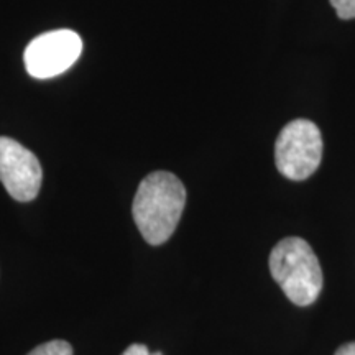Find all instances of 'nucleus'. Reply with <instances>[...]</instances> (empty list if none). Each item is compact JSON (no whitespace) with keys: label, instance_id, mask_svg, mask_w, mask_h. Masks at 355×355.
I'll return each instance as SVG.
<instances>
[{"label":"nucleus","instance_id":"f257e3e1","mask_svg":"<svg viewBox=\"0 0 355 355\" xmlns=\"http://www.w3.org/2000/svg\"><path fill=\"white\" fill-rule=\"evenodd\" d=\"M186 204V189L170 171H153L141 181L133 199L132 214L150 245H162L178 227Z\"/></svg>","mask_w":355,"mask_h":355},{"label":"nucleus","instance_id":"7ed1b4c3","mask_svg":"<svg viewBox=\"0 0 355 355\" xmlns=\"http://www.w3.org/2000/svg\"><path fill=\"white\" fill-rule=\"evenodd\" d=\"M322 137L316 123L293 121L279 132L275 145V163L288 180L303 181L321 165Z\"/></svg>","mask_w":355,"mask_h":355},{"label":"nucleus","instance_id":"39448f33","mask_svg":"<svg viewBox=\"0 0 355 355\" xmlns=\"http://www.w3.org/2000/svg\"><path fill=\"white\" fill-rule=\"evenodd\" d=\"M43 171L35 153L17 140L0 137V181L20 202L33 201L42 188Z\"/></svg>","mask_w":355,"mask_h":355},{"label":"nucleus","instance_id":"6e6552de","mask_svg":"<svg viewBox=\"0 0 355 355\" xmlns=\"http://www.w3.org/2000/svg\"><path fill=\"white\" fill-rule=\"evenodd\" d=\"M122 355H163L162 352H150L148 347L144 344H132L130 347H127L123 350Z\"/></svg>","mask_w":355,"mask_h":355},{"label":"nucleus","instance_id":"423d86ee","mask_svg":"<svg viewBox=\"0 0 355 355\" xmlns=\"http://www.w3.org/2000/svg\"><path fill=\"white\" fill-rule=\"evenodd\" d=\"M26 355H73V347L66 340L55 339L38 345V347H35L32 352Z\"/></svg>","mask_w":355,"mask_h":355},{"label":"nucleus","instance_id":"f03ea898","mask_svg":"<svg viewBox=\"0 0 355 355\" xmlns=\"http://www.w3.org/2000/svg\"><path fill=\"white\" fill-rule=\"evenodd\" d=\"M270 272L291 303L309 306L322 290V270L311 245L300 237L279 241L270 254Z\"/></svg>","mask_w":355,"mask_h":355},{"label":"nucleus","instance_id":"1a4fd4ad","mask_svg":"<svg viewBox=\"0 0 355 355\" xmlns=\"http://www.w3.org/2000/svg\"><path fill=\"white\" fill-rule=\"evenodd\" d=\"M336 355H355V343L340 345V347L336 350Z\"/></svg>","mask_w":355,"mask_h":355},{"label":"nucleus","instance_id":"0eeeda50","mask_svg":"<svg viewBox=\"0 0 355 355\" xmlns=\"http://www.w3.org/2000/svg\"><path fill=\"white\" fill-rule=\"evenodd\" d=\"M331 3L340 19H355V0H331Z\"/></svg>","mask_w":355,"mask_h":355},{"label":"nucleus","instance_id":"20e7f679","mask_svg":"<svg viewBox=\"0 0 355 355\" xmlns=\"http://www.w3.org/2000/svg\"><path fill=\"white\" fill-rule=\"evenodd\" d=\"M83 40L73 30H55L40 35L26 46L24 61L30 76L50 79L63 74L78 61Z\"/></svg>","mask_w":355,"mask_h":355}]
</instances>
